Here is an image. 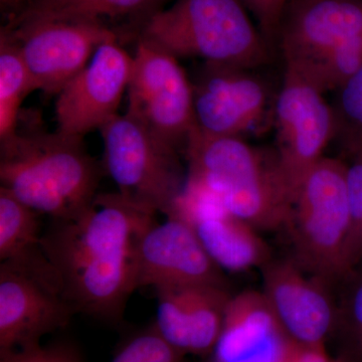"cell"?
I'll use <instances>...</instances> for the list:
<instances>
[{"label": "cell", "instance_id": "83f0119b", "mask_svg": "<svg viewBox=\"0 0 362 362\" xmlns=\"http://www.w3.org/2000/svg\"><path fill=\"white\" fill-rule=\"evenodd\" d=\"M292 356L294 362H343L340 357L334 358L328 354L326 346H302L293 343Z\"/></svg>", "mask_w": 362, "mask_h": 362}, {"label": "cell", "instance_id": "4316f807", "mask_svg": "<svg viewBox=\"0 0 362 362\" xmlns=\"http://www.w3.org/2000/svg\"><path fill=\"white\" fill-rule=\"evenodd\" d=\"M0 362H83L73 347L65 344L39 345L0 356Z\"/></svg>", "mask_w": 362, "mask_h": 362}, {"label": "cell", "instance_id": "5bb4252c", "mask_svg": "<svg viewBox=\"0 0 362 362\" xmlns=\"http://www.w3.org/2000/svg\"><path fill=\"white\" fill-rule=\"evenodd\" d=\"M261 269L262 292L288 338L302 346H325L338 318L330 286L293 259H272Z\"/></svg>", "mask_w": 362, "mask_h": 362}, {"label": "cell", "instance_id": "44dd1931", "mask_svg": "<svg viewBox=\"0 0 362 362\" xmlns=\"http://www.w3.org/2000/svg\"><path fill=\"white\" fill-rule=\"evenodd\" d=\"M37 90L16 44L0 33V143L18 133L23 100Z\"/></svg>", "mask_w": 362, "mask_h": 362}, {"label": "cell", "instance_id": "30bf717a", "mask_svg": "<svg viewBox=\"0 0 362 362\" xmlns=\"http://www.w3.org/2000/svg\"><path fill=\"white\" fill-rule=\"evenodd\" d=\"M1 33L18 47L37 90L52 95L90 63L100 45L118 40L111 28L87 21H30Z\"/></svg>", "mask_w": 362, "mask_h": 362}, {"label": "cell", "instance_id": "277c9868", "mask_svg": "<svg viewBox=\"0 0 362 362\" xmlns=\"http://www.w3.org/2000/svg\"><path fill=\"white\" fill-rule=\"evenodd\" d=\"M139 37L177 59L206 64L255 70L270 59V45L242 0H176L147 21Z\"/></svg>", "mask_w": 362, "mask_h": 362}, {"label": "cell", "instance_id": "8992f818", "mask_svg": "<svg viewBox=\"0 0 362 362\" xmlns=\"http://www.w3.org/2000/svg\"><path fill=\"white\" fill-rule=\"evenodd\" d=\"M104 168L127 201L173 216L187 185L180 151L127 113L101 130Z\"/></svg>", "mask_w": 362, "mask_h": 362}, {"label": "cell", "instance_id": "9c48e42d", "mask_svg": "<svg viewBox=\"0 0 362 362\" xmlns=\"http://www.w3.org/2000/svg\"><path fill=\"white\" fill-rule=\"evenodd\" d=\"M274 116L276 153L294 199L305 176L334 139V115L324 93L297 71L285 68Z\"/></svg>", "mask_w": 362, "mask_h": 362}, {"label": "cell", "instance_id": "52a82bcc", "mask_svg": "<svg viewBox=\"0 0 362 362\" xmlns=\"http://www.w3.org/2000/svg\"><path fill=\"white\" fill-rule=\"evenodd\" d=\"M76 314L45 252L0 263V356L39 346Z\"/></svg>", "mask_w": 362, "mask_h": 362}, {"label": "cell", "instance_id": "d6986e66", "mask_svg": "<svg viewBox=\"0 0 362 362\" xmlns=\"http://www.w3.org/2000/svg\"><path fill=\"white\" fill-rule=\"evenodd\" d=\"M166 1L168 0H25L16 7L4 26L13 28L35 21H73L99 23L111 28L108 23L127 20L138 23L141 32L147 21L163 9Z\"/></svg>", "mask_w": 362, "mask_h": 362}, {"label": "cell", "instance_id": "e0dca14e", "mask_svg": "<svg viewBox=\"0 0 362 362\" xmlns=\"http://www.w3.org/2000/svg\"><path fill=\"white\" fill-rule=\"evenodd\" d=\"M194 228L207 254L221 270L243 272L270 262V247L257 228L226 211L213 197L185 188L175 213Z\"/></svg>", "mask_w": 362, "mask_h": 362}, {"label": "cell", "instance_id": "ba28073f", "mask_svg": "<svg viewBox=\"0 0 362 362\" xmlns=\"http://www.w3.org/2000/svg\"><path fill=\"white\" fill-rule=\"evenodd\" d=\"M126 113L185 152L195 128L194 88L176 57L139 37Z\"/></svg>", "mask_w": 362, "mask_h": 362}, {"label": "cell", "instance_id": "ffe728a7", "mask_svg": "<svg viewBox=\"0 0 362 362\" xmlns=\"http://www.w3.org/2000/svg\"><path fill=\"white\" fill-rule=\"evenodd\" d=\"M39 214L0 187V262L21 261L44 251Z\"/></svg>", "mask_w": 362, "mask_h": 362}, {"label": "cell", "instance_id": "3957f363", "mask_svg": "<svg viewBox=\"0 0 362 362\" xmlns=\"http://www.w3.org/2000/svg\"><path fill=\"white\" fill-rule=\"evenodd\" d=\"M100 178L83 138L58 131H18L1 143V187L52 220L73 218L87 209L97 197Z\"/></svg>", "mask_w": 362, "mask_h": 362}, {"label": "cell", "instance_id": "7c38bea8", "mask_svg": "<svg viewBox=\"0 0 362 362\" xmlns=\"http://www.w3.org/2000/svg\"><path fill=\"white\" fill-rule=\"evenodd\" d=\"M133 56L118 40L100 45L90 63L57 95V131L83 138L118 115L127 92Z\"/></svg>", "mask_w": 362, "mask_h": 362}, {"label": "cell", "instance_id": "cb8c5ba5", "mask_svg": "<svg viewBox=\"0 0 362 362\" xmlns=\"http://www.w3.org/2000/svg\"><path fill=\"white\" fill-rule=\"evenodd\" d=\"M346 181L350 211L347 259L352 274L362 267V150L347 157Z\"/></svg>", "mask_w": 362, "mask_h": 362}, {"label": "cell", "instance_id": "7a4b0ae2", "mask_svg": "<svg viewBox=\"0 0 362 362\" xmlns=\"http://www.w3.org/2000/svg\"><path fill=\"white\" fill-rule=\"evenodd\" d=\"M185 154L187 187L213 197L258 230L289 225L294 199L276 151L252 146L243 137L204 134L195 127Z\"/></svg>", "mask_w": 362, "mask_h": 362}, {"label": "cell", "instance_id": "2e32d148", "mask_svg": "<svg viewBox=\"0 0 362 362\" xmlns=\"http://www.w3.org/2000/svg\"><path fill=\"white\" fill-rule=\"evenodd\" d=\"M154 327L183 354L211 356L221 337L232 295L225 286L156 289Z\"/></svg>", "mask_w": 362, "mask_h": 362}, {"label": "cell", "instance_id": "484cf974", "mask_svg": "<svg viewBox=\"0 0 362 362\" xmlns=\"http://www.w3.org/2000/svg\"><path fill=\"white\" fill-rule=\"evenodd\" d=\"M257 21L263 37L272 45L277 44L279 30L290 0H242Z\"/></svg>", "mask_w": 362, "mask_h": 362}, {"label": "cell", "instance_id": "7402d4cb", "mask_svg": "<svg viewBox=\"0 0 362 362\" xmlns=\"http://www.w3.org/2000/svg\"><path fill=\"white\" fill-rule=\"evenodd\" d=\"M334 139L349 157L362 150V68L335 90Z\"/></svg>", "mask_w": 362, "mask_h": 362}, {"label": "cell", "instance_id": "d4e9b609", "mask_svg": "<svg viewBox=\"0 0 362 362\" xmlns=\"http://www.w3.org/2000/svg\"><path fill=\"white\" fill-rule=\"evenodd\" d=\"M111 362H185V354L166 341L152 325L124 343Z\"/></svg>", "mask_w": 362, "mask_h": 362}, {"label": "cell", "instance_id": "8fae6325", "mask_svg": "<svg viewBox=\"0 0 362 362\" xmlns=\"http://www.w3.org/2000/svg\"><path fill=\"white\" fill-rule=\"evenodd\" d=\"M362 42V0H290L278 42L285 68L306 75L331 54Z\"/></svg>", "mask_w": 362, "mask_h": 362}, {"label": "cell", "instance_id": "603a6c76", "mask_svg": "<svg viewBox=\"0 0 362 362\" xmlns=\"http://www.w3.org/2000/svg\"><path fill=\"white\" fill-rule=\"evenodd\" d=\"M343 285L335 329L342 341L340 358L343 362H362V267Z\"/></svg>", "mask_w": 362, "mask_h": 362}, {"label": "cell", "instance_id": "5b68a950", "mask_svg": "<svg viewBox=\"0 0 362 362\" xmlns=\"http://www.w3.org/2000/svg\"><path fill=\"white\" fill-rule=\"evenodd\" d=\"M346 161L324 156L309 171L293 202L289 228L294 261L330 287L352 275L347 259L350 211Z\"/></svg>", "mask_w": 362, "mask_h": 362}, {"label": "cell", "instance_id": "ac0fdd59", "mask_svg": "<svg viewBox=\"0 0 362 362\" xmlns=\"http://www.w3.org/2000/svg\"><path fill=\"white\" fill-rule=\"evenodd\" d=\"M291 345L263 292L247 290L230 298L211 362H281Z\"/></svg>", "mask_w": 362, "mask_h": 362}, {"label": "cell", "instance_id": "4fadbf2b", "mask_svg": "<svg viewBox=\"0 0 362 362\" xmlns=\"http://www.w3.org/2000/svg\"><path fill=\"white\" fill-rule=\"evenodd\" d=\"M136 287L225 286L223 270L202 246L194 228L180 216L147 226L136 246Z\"/></svg>", "mask_w": 362, "mask_h": 362}, {"label": "cell", "instance_id": "6da1fadb", "mask_svg": "<svg viewBox=\"0 0 362 362\" xmlns=\"http://www.w3.org/2000/svg\"><path fill=\"white\" fill-rule=\"evenodd\" d=\"M156 214L116 194H97L73 218L52 220L42 247L77 314L118 322L136 287V246Z\"/></svg>", "mask_w": 362, "mask_h": 362}, {"label": "cell", "instance_id": "9a60e30c", "mask_svg": "<svg viewBox=\"0 0 362 362\" xmlns=\"http://www.w3.org/2000/svg\"><path fill=\"white\" fill-rule=\"evenodd\" d=\"M254 69L204 63L194 88L195 127L204 134L243 137L265 118L266 83Z\"/></svg>", "mask_w": 362, "mask_h": 362}, {"label": "cell", "instance_id": "f546056e", "mask_svg": "<svg viewBox=\"0 0 362 362\" xmlns=\"http://www.w3.org/2000/svg\"><path fill=\"white\" fill-rule=\"evenodd\" d=\"M292 346H293V342L291 347H290L289 351H288L287 356L284 357V359H283L281 362H294V359H293L292 356Z\"/></svg>", "mask_w": 362, "mask_h": 362}, {"label": "cell", "instance_id": "f1b7e54d", "mask_svg": "<svg viewBox=\"0 0 362 362\" xmlns=\"http://www.w3.org/2000/svg\"><path fill=\"white\" fill-rule=\"evenodd\" d=\"M23 1H25V0H0L1 6L6 7H16L23 4Z\"/></svg>", "mask_w": 362, "mask_h": 362}]
</instances>
